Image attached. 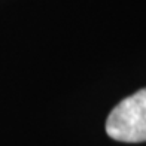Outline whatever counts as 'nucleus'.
<instances>
[{
  "mask_svg": "<svg viewBox=\"0 0 146 146\" xmlns=\"http://www.w3.org/2000/svg\"><path fill=\"white\" fill-rule=\"evenodd\" d=\"M106 133L124 143L146 142V88L119 102L106 119Z\"/></svg>",
  "mask_w": 146,
  "mask_h": 146,
  "instance_id": "obj_1",
  "label": "nucleus"
}]
</instances>
